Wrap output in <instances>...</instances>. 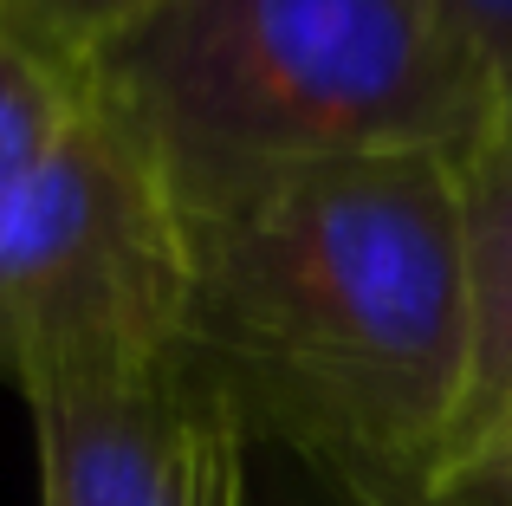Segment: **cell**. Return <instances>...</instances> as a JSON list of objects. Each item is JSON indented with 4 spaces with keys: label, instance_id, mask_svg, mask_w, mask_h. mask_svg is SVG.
<instances>
[{
    "label": "cell",
    "instance_id": "obj_1",
    "mask_svg": "<svg viewBox=\"0 0 512 506\" xmlns=\"http://www.w3.org/2000/svg\"><path fill=\"white\" fill-rule=\"evenodd\" d=\"M454 156H350L182 202V344L344 494H428L467 396Z\"/></svg>",
    "mask_w": 512,
    "mask_h": 506
},
{
    "label": "cell",
    "instance_id": "obj_2",
    "mask_svg": "<svg viewBox=\"0 0 512 506\" xmlns=\"http://www.w3.org/2000/svg\"><path fill=\"white\" fill-rule=\"evenodd\" d=\"M85 85L175 202L350 156H474L493 104L441 0H156Z\"/></svg>",
    "mask_w": 512,
    "mask_h": 506
},
{
    "label": "cell",
    "instance_id": "obj_3",
    "mask_svg": "<svg viewBox=\"0 0 512 506\" xmlns=\"http://www.w3.org/2000/svg\"><path fill=\"white\" fill-rule=\"evenodd\" d=\"M188 228L169 176L91 98L0 195V383L182 351Z\"/></svg>",
    "mask_w": 512,
    "mask_h": 506
},
{
    "label": "cell",
    "instance_id": "obj_4",
    "mask_svg": "<svg viewBox=\"0 0 512 506\" xmlns=\"http://www.w3.org/2000/svg\"><path fill=\"white\" fill-rule=\"evenodd\" d=\"M188 344L150 364H85L26 396L39 435V506H143L169 429L188 403Z\"/></svg>",
    "mask_w": 512,
    "mask_h": 506
},
{
    "label": "cell",
    "instance_id": "obj_5",
    "mask_svg": "<svg viewBox=\"0 0 512 506\" xmlns=\"http://www.w3.org/2000/svg\"><path fill=\"white\" fill-rule=\"evenodd\" d=\"M467 279V396L448 468L512 422V143L487 137L454 169Z\"/></svg>",
    "mask_w": 512,
    "mask_h": 506
},
{
    "label": "cell",
    "instance_id": "obj_6",
    "mask_svg": "<svg viewBox=\"0 0 512 506\" xmlns=\"http://www.w3.org/2000/svg\"><path fill=\"white\" fill-rule=\"evenodd\" d=\"M85 104V65L33 33L0 0V195L65 137V124Z\"/></svg>",
    "mask_w": 512,
    "mask_h": 506
},
{
    "label": "cell",
    "instance_id": "obj_7",
    "mask_svg": "<svg viewBox=\"0 0 512 506\" xmlns=\"http://www.w3.org/2000/svg\"><path fill=\"white\" fill-rule=\"evenodd\" d=\"M493 104V137L512 143V0H441Z\"/></svg>",
    "mask_w": 512,
    "mask_h": 506
},
{
    "label": "cell",
    "instance_id": "obj_8",
    "mask_svg": "<svg viewBox=\"0 0 512 506\" xmlns=\"http://www.w3.org/2000/svg\"><path fill=\"white\" fill-rule=\"evenodd\" d=\"M156 0H13L26 26H33L46 46H59L72 65H91V52L111 46L124 26H137Z\"/></svg>",
    "mask_w": 512,
    "mask_h": 506
},
{
    "label": "cell",
    "instance_id": "obj_9",
    "mask_svg": "<svg viewBox=\"0 0 512 506\" xmlns=\"http://www.w3.org/2000/svg\"><path fill=\"white\" fill-rule=\"evenodd\" d=\"M435 506H512V422L493 429L474 455H461L454 468L435 474L428 487Z\"/></svg>",
    "mask_w": 512,
    "mask_h": 506
},
{
    "label": "cell",
    "instance_id": "obj_10",
    "mask_svg": "<svg viewBox=\"0 0 512 506\" xmlns=\"http://www.w3.org/2000/svg\"><path fill=\"white\" fill-rule=\"evenodd\" d=\"M344 506H435L428 494H344Z\"/></svg>",
    "mask_w": 512,
    "mask_h": 506
}]
</instances>
